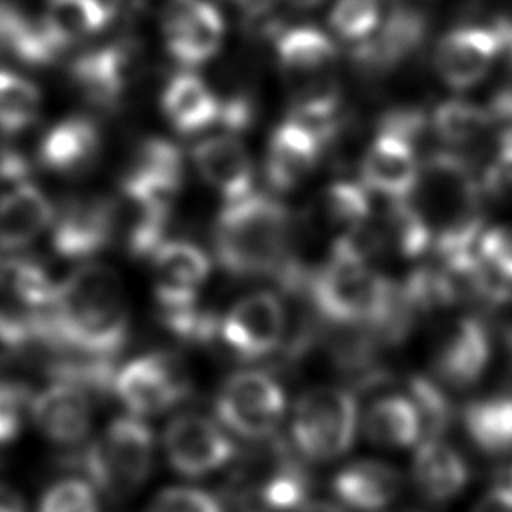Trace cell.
<instances>
[{"instance_id":"obj_29","label":"cell","mask_w":512,"mask_h":512,"mask_svg":"<svg viewBox=\"0 0 512 512\" xmlns=\"http://www.w3.org/2000/svg\"><path fill=\"white\" fill-rule=\"evenodd\" d=\"M112 18V6L104 0H46L40 24L52 42L64 50L98 34Z\"/></svg>"},{"instance_id":"obj_18","label":"cell","mask_w":512,"mask_h":512,"mask_svg":"<svg viewBox=\"0 0 512 512\" xmlns=\"http://www.w3.org/2000/svg\"><path fill=\"white\" fill-rule=\"evenodd\" d=\"M192 160L202 180L228 202L252 192V162L246 148L232 136H212L198 142Z\"/></svg>"},{"instance_id":"obj_27","label":"cell","mask_w":512,"mask_h":512,"mask_svg":"<svg viewBox=\"0 0 512 512\" xmlns=\"http://www.w3.org/2000/svg\"><path fill=\"white\" fill-rule=\"evenodd\" d=\"M100 146L98 128L84 116H70L52 126L40 142V164L54 172H76L90 164Z\"/></svg>"},{"instance_id":"obj_30","label":"cell","mask_w":512,"mask_h":512,"mask_svg":"<svg viewBox=\"0 0 512 512\" xmlns=\"http://www.w3.org/2000/svg\"><path fill=\"white\" fill-rule=\"evenodd\" d=\"M464 428L482 452H512V396L496 394L470 402L464 410Z\"/></svg>"},{"instance_id":"obj_2","label":"cell","mask_w":512,"mask_h":512,"mask_svg":"<svg viewBox=\"0 0 512 512\" xmlns=\"http://www.w3.org/2000/svg\"><path fill=\"white\" fill-rule=\"evenodd\" d=\"M412 194L420 196L410 200L426 218L444 262L474 252L482 226L480 188L458 156L442 152L428 158Z\"/></svg>"},{"instance_id":"obj_37","label":"cell","mask_w":512,"mask_h":512,"mask_svg":"<svg viewBox=\"0 0 512 512\" xmlns=\"http://www.w3.org/2000/svg\"><path fill=\"white\" fill-rule=\"evenodd\" d=\"M326 214L334 224H340L348 232L362 228L370 212V200L364 184L356 182H334L324 196Z\"/></svg>"},{"instance_id":"obj_16","label":"cell","mask_w":512,"mask_h":512,"mask_svg":"<svg viewBox=\"0 0 512 512\" xmlns=\"http://www.w3.org/2000/svg\"><path fill=\"white\" fill-rule=\"evenodd\" d=\"M154 290L162 310L196 302L198 288L210 272L206 254L190 242L168 240L152 254Z\"/></svg>"},{"instance_id":"obj_11","label":"cell","mask_w":512,"mask_h":512,"mask_svg":"<svg viewBox=\"0 0 512 512\" xmlns=\"http://www.w3.org/2000/svg\"><path fill=\"white\" fill-rule=\"evenodd\" d=\"M172 468L186 476L208 474L234 456V444L212 420L198 414H180L162 436Z\"/></svg>"},{"instance_id":"obj_40","label":"cell","mask_w":512,"mask_h":512,"mask_svg":"<svg viewBox=\"0 0 512 512\" xmlns=\"http://www.w3.org/2000/svg\"><path fill=\"white\" fill-rule=\"evenodd\" d=\"M38 512H98V500L92 484L68 478L56 482L44 494Z\"/></svg>"},{"instance_id":"obj_4","label":"cell","mask_w":512,"mask_h":512,"mask_svg":"<svg viewBox=\"0 0 512 512\" xmlns=\"http://www.w3.org/2000/svg\"><path fill=\"white\" fill-rule=\"evenodd\" d=\"M312 300L326 318L340 324L384 322L392 314L394 290L362 256L334 244L328 264L312 278Z\"/></svg>"},{"instance_id":"obj_7","label":"cell","mask_w":512,"mask_h":512,"mask_svg":"<svg viewBox=\"0 0 512 512\" xmlns=\"http://www.w3.org/2000/svg\"><path fill=\"white\" fill-rule=\"evenodd\" d=\"M284 392L264 372H238L218 392L216 414L242 438H266L284 414Z\"/></svg>"},{"instance_id":"obj_10","label":"cell","mask_w":512,"mask_h":512,"mask_svg":"<svg viewBox=\"0 0 512 512\" xmlns=\"http://www.w3.org/2000/svg\"><path fill=\"white\" fill-rule=\"evenodd\" d=\"M114 390L120 402L136 416H150L168 410L186 394L184 374L168 356H140L114 376Z\"/></svg>"},{"instance_id":"obj_23","label":"cell","mask_w":512,"mask_h":512,"mask_svg":"<svg viewBox=\"0 0 512 512\" xmlns=\"http://www.w3.org/2000/svg\"><path fill=\"white\" fill-rule=\"evenodd\" d=\"M320 138L294 120L280 124L268 142L266 178L276 190H290L314 168L320 154Z\"/></svg>"},{"instance_id":"obj_25","label":"cell","mask_w":512,"mask_h":512,"mask_svg":"<svg viewBox=\"0 0 512 512\" xmlns=\"http://www.w3.org/2000/svg\"><path fill=\"white\" fill-rule=\"evenodd\" d=\"M412 476L424 498L444 502L464 490L468 466L450 444L440 438H424L414 454Z\"/></svg>"},{"instance_id":"obj_21","label":"cell","mask_w":512,"mask_h":512,"mask_svg":"<svg viewBox=\"0 0 512 512\" xmlns=\"http://www.w3.org/2000/svg\"><path fill=\"white\" fill-rule=\"evenodd\" d=\"M276 56L284 76L296 86L330 78L336 66V44L318 28L296 26L280 34Z\"/></svg>"},{"instance_id":"obj_6","label":"cell","mask_w":512,"mask_h":512,"mask_svg":"<svg viewBox=\"0 0 512 512\" xmlns=\"http://www.w3.org/2000/svg\"><path fill=\"white\" fill-rule=\"evenodd\" d=\"M358 424L356 400L348 390L314 388L300 396L292 438L296 448L312 460H334L354 442Z\"/></svg>"},{"instance_id":"obj_13","label":"cell","mask_w":512,"mask_h":512,"mask_svg":"<svg viewBox=\"0 0 512 512\" xmlns=\"http://www.w3.org/2000/svg\"><path fill=\"white\" fill-rule=\"evenodd\" d=\"M182 156L164 138L144 140L122 178V194L134 206H168L182 182Z\"/></svg>"},{"instance_id":"obj_33","label":"cell","mask_w":512,"mask_h":512,"mask_svg":"<svg viewBox=\"0 0 512 512\" xmlns=\"http://www.w3.org/2000/svg\"><path fill=\"white\" fill-rule=\"evenodd\" d=\"M436 134L448 144H470L492 130L488 108L476 106L468 100H446L436 106L432 116Z\"/></svg>"},{"instance_id":"obj_5","label":"cell","mask_w":512,"mask_h":512,"mask_svg":"<svg viewBox=\"0 0 512 512\" xmlns=\"http://www.w3.org/2000/svg\"><path fill=\"white\" fill-rule=\"evenodd\" d=\"M154 438L136 416L114 418L84 454V470L94 486L110 496L138 490L152 470Z\"/></svg>"},{"instance_id":"obj_49","label":"cell","mask_w":512,"mask_h":512,"mask_svg":"<svg viewBox=\"0 0 512 512\" xmlns=\"http://www.w3.org/2000/svg\"><path fill=\"white\" fill-rule=\"evenodd\" d=\"M508 488H512V466L508 470Z\"/></svg>"},{"instance_id":"obj_44","label":"cell","mask_w":512,"mask_h":512,"mask_svg":"<svg viewBox=\"0 0 512 512\" xmlns=\"http://www.w3.org/2000/svg\"><path fill=\"white\" fill-rule=\"evenodd\" d=\"M30 334V326L24 320L0 310V364L18 356Z\"/></svg>"},{"instance_id":"obj_35","label":"cell","mask_w":512,"mask_h":512,"mask_svg":"<svg viewBox=\"0 0 512 512\" xmlns=\"http://www.w3.org/2000/svg\"><path fill=\"white\" fill-rule=\"evenodd\" d=\"M394 246L404 256H418L432 244V230L410 198L394 200L388 216Z\"/></svg>"},{"instance_id":"obj_39","label":"cell","mask_w":512,"mask_h":512,"mask_svg":"<svg viewBox=\"0 0 512 512\" xmlns=\"http://www.w3.org/2000/svg\"><path fill=\"white\" fill-rule=\"evenodd\" d=\"M426 438H438L450 420V406L444 394L426 378L412 380V398Z\"/></svg>"},{"instance_id":"obj_47","label":"cell","mask_w":512,"mask_h":512,"mask_svg":"<svg viewBox=\"0 0 512 512\" xmlns=\"http://www.w3.org/2000/svg\"><path fill=\"white\" fill-rule=\"evenodd\" d=\"M298 512H344V510L338 508V506H334V504H330V502H320V500H316V502H304V504L298 508Z\"/></svg>"},{"instance_id":"obj_45","label":"cell","mask_w":512,"mask_h":512,"mask_svg":"<svg viewBox=\"0 0 512 512\" xmlns=\"http://www.w3.org/2000/svg\"><path fill=\"white\" fill-rule=\"evenodd\" d=\"M474 512H512V488L498 486L486 492Z\"/></svg>"},{"instance_id":"obj_43","label":"cell","mask_w":512,"mask_h":512,"mask_svg":"<svg viewBox=\"0 0 512 512\" xmlns=\"http://www.w3.org/2000/svg\"><path fill=\"white\" fill-rule=\"evenodd\" d=\"M478 256L504 280H512V224L486 230L478 238Z\"/></svg>"},{"instance_id":"obj_36","label":"cell","mask_w":512,"mask_h":512,"mask_svg":"<svg viewBox=\"0 0 512 512\" xmlns=\"http://www.w3.org/2000/svg\"><path fill=\"white\" fill-rule=\"evenodd\" d=\"M332 30L350 42H362L374 34L382 16L378 0H336L330 10Z\"/></svg>"},{"instance_id":"obj_14","label":"cell","mask_w":512,"mask_h":512,"mask_svg":"<svg viewBox=\"0 0 512 512\" xmlns=\"http://www.w3.org/2000/svg\"><path fill=\"white\" fill-rule=\"evenodd\" d=\"M428 34V16L410 4L394 6L372 36L354 50V60L370 72H388L414 54Z\"/></svg>"},{"instance_id":"obj_9","label":"cell","mask_w":512,"mask_h":512,"mask_svg":"<svg viewBox=\"0 0 512 512\" xmlns=\"http://www.w3.org/2000/svg\"><path fill=\"white\" fill-rule=\"evenodd\" d=\"M168 52L182 66H200L220 48L224 18L206 0H170L162 16Z\"/></svg>"},{"instance_id":"obj_46","label":"cell","mask_w":512,"mask_h":512,"mask_svg":"<svg viewBox=\"0 0 512 512\" xmlns=\"http://www.w3.org/2000/svg\"><path fill=\"white\" fill-rule=\"evenodd\" d=\"M0 512H26L24 498L8 484L0 482Z\"/></svg>"},{"instance_id":"obj_3","label":"cell","mask_w":512,"mask_h":512,"mask_svg":"<svg viewBox=\"0 0 512 512\" xmlns=\"http://www.w3.org/2000/svg\"><path fill=\"white\" fill-rule=\"evenodd\" d=\"M216 258L234 276H258L280 266L288 244V212L264 194L250 192L220 212L214 230Z\"/></svg>"},{"instance_id":"obj_26","label":"cell","mask_w":512,"mask_h":512,"mask_svg":"<svg viewBox=\"0 0 512 512\" xmlns=\"http://www.w3.org/2000/svg\"><path fill=\"white\" fill-rule=\"evenodd\" d=\"M220 100L208 84L190 72L176 74L162 92V110L182 134H194L218 120Z\"/></svg>"},{"instance_id":"obj_38","label":"cell","mask_w":512,"mask_h":512,"mask_svg":"<svg viewBox=\"0 0 512 512\" xmlns=\"http://www.w3.org/2000/svg\"><path fill=\"white\" fill-rule=\"evenodd\" d=\"M308 486L306 478L300 470H296L290 464L280 466L278 470L272 472V476L264 482L260 496L264 506L272 510H294L304 504Z\"/></svg>"},{"instance_id":"obj_32","label":"cell","mask_w":512,"mask_h":512,"mask_svg":"<svg viewBox=\"0 0 512 512\" xmlns=\"http://www.w3.org/2000/svg\"><path fill=\"white\" fill-rule=\"evenodd\" d=\"M60 48L40 22L28 20L18 8L0 0V54H10L26 64H48Z\"/></svg>"},{"instance_id":"obj_8","label":"cell","mask_w":512,"mask_h":512,"mask_svg":"<svg viewBox=\"0 0 512 512\" xmlns=\"http://www.w3.org/2000/svg\"><path fill=\"white\" fill-rule=\"evenodd\" d=\"M504 54L498 24L458 26L446 32L434 48L436 74L454 90L476 86Z\"/></svg>"},{"instance_id":"obj_20","label":"cell","mask_w":512,"mask_h":512,"mask_svg":"<svg viewBox=\"0 0 512 512\" xmlns=\"http://www.w3.org/2000/svg\"><path fill=\"white\" fill-rule=\"evenodd\" d=\"M30 414L50 440L72 444L86 436L92 408L82 388L68 382H56L32 398Z\"/></svg>"},{"instance_id":"obj_42","label":"cell","mask_w":512,"mask_h":512,"mask_svg":"<svg viewBox=\"0 0 512 512\" xmlns=\"http://www.w3.org/2000/svg\"><path fill=\"white\" fill-rule=\"evenodd\" d=\"M30 404L32 400L28 398L24 384L0 382V446L12 442L20 434Z\"/></svg>"},{"instance_id":"obj_48","label":"cell","mask_w":512,"mask_h":512,"mask_svg":"<svg viewBox=\"0 0 512 512\" xmlns=\"http://www.w3.org/2000/svg\"><path fill=\"white\" fill-rule=\"evenodd\" d=\"M280 2H284L288 6H294V8H310V6H316L322 0H280Z\"/></svg>"},{"instance_id":"obj_1","label":"cell","mask_w":512,"mask_h":512,"mask_svg":"<svg viewBox=\"0 0 512 512\" xmlns=\"http://www.w3.org/2000/svg\"><path fill=\"white\" fill-rule=\"evenodd\" d=\"M30 330L58 338L94 358H108L126 340L128 312L120 276L84 264L56 284L52 308L30 316Z\"/></svg>"},{"instance_id":"obj_24","label":"cell","mask_w":512,"mask_h":512,"mask_svg":"<svg viewBox=\"0 0 512 512\" xmlns=\"http://www.w3.org/2000/svg\"><path fill=\"white\" fill-rule=\"evenodd\" d=\"M332 488L342 504L360 512H378L398 496L402 478L386 462L356 460L334 476Z\"/></svg>"},{"instance_id":"obj_22","label":"cell","mask_w":512,"mask_h":512,"mask_svg":"<svg viewBox=\"0 0 512 512\" xmlns=\"http://www.w3.org/2000/svg\"><path fill=\"white\" fill-rule=\"evenodd\" d=\"M490 360V336L486 326L476 318H460L446 334L438 354V376L458 388L474 384Z\"/></svg>"},{"instance_id":"obj_12","label":"cell","mask_w":512,"mask_h":512,"mask_svg":"<svg viewBox=\"0 0 512 512\" xmlns=\"http://www.w3.org/2000/svg\"><path fill=\"white\" fill-rule=\"evenodd\" d=\"M284 308L270 292H256L238 300L220 322L228 348L242 358L268 356L282 340Z\"/></svg>"},{"instance_id":"obj_41","label":"cell","mask_w":512,"mask_h":512,"mask_svg":"<svg viewBox=\"0 0 512 512\" xmlns=\"http://www.w3.org/2000/svg\"><path fill=\"white\" fill-rule=\"evenodd\" d=\"M146 512H224L222 504L200 488L176 486L162 490Z\"/></svg>"},{"instance_id":"obj_31","label":"cell","mask_w":512,"mask_h":512,"mask_svg":"<svg viewBox=\"0 0 512 512\" xmlns=\"http://www.w3.org/2000/svg\"><path fill=\"white\" fill-rule=\"evenodd\" d=\"M364 430L370 442L386 448H406L422 434L414 402L406 396H384L366 414Z\"/></svg>"},{"instance_id":"obj_15","label":"cell","mask_w":512,"mask_h":512,"mask_svg":"<svg viewBox=\"0 0 512 512\" xmlns=\"http://www.w3.org/2000/svg\"><path fill=\"white\" fill-rule=\"evenodd\" d=\"M114 232V206L106 198L68 202L52 220L54 250L72 260H84L102 250Z\"/></svg>"},{"instance_id":"obj_28","label":"cell","mask_w":512,"mask_h":512,"mask_svg":"<svg viewBox=\"0 0 512 512\" xmlns=\"http://www.w3.org/2000/svg\"><path fill=\"white\" fill-rule=\"evenodd\" d=\"M128 72V54L120 46H104L80 54L70 68L72 82L90 100L100 106L114 104Z\"/></svg>"},{"instance_id":"obj_17","label":"cell","mask_w":512,"mask_h":512,"mask_svg":"<svg viewBox=\"0 0 512 512\" xmlns=\"http://www.w3.org/2000/svg\"><path fill=\"white\" fill-rule=\"evenodd\" d=\"M420 166L414 148L404 138L378 132L362 160L364 186L390 198H410L418 182Z\"/></svg>"},{"instance_id":"obj_34","label":"cell","mask_w":512,"mask_h":512,"mask_svg":"<svg viewBox=\"0 0 512 512\" xmlns=\"http://www.w3.org/2000/svg\"><path fill=\"white\" fill-rule=\"evenodd\" d=\"M40 112L38 88L16 72L0 70V132L26 130Z\"/></svg>"},{"instance_id":"obj_19","label":"cell","mask_w":512,"mask_h":512,"mask_svg":"<svg viewBox=\"0 0 512 512\" xmlns=\"http://www.w3.org/2000/svg\"><path fill=\"white\" fill-rule=\"evenodd\" d=\"M54 220L46 194L30 182L10 184L0 192V250L32 244Z\"/></svg>"}]
</instances>
